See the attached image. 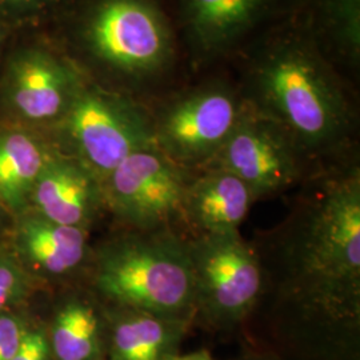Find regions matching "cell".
I'll list each match as a JSON object with an SVG mask.
<instances>
[{
  "label": "cell",
  "mask_w": 360,
  "mask_h": 360,
  "mask_svg": "<svg viewBox=\"0 0 360 360\" xmlns=\"http://www.w3.org/2000/svg\"><path fill=\"white\" fill-rule=\"evenodd\" d=\"M203 168L235 175L257 200L287 193L321 169L311 165L283 129L245 101L231 134Z\"/></svg>",
  "instance_id": "7"
},
{
  "label": "cell",
  "mask_w": 360,
  "mask_h": 360,
  "mask_svg": "<svg viewBox=\"0 0 360 360\" xmlns=\"http://www.w3.org/2000/svg\"><path fill=\"white\" fill-rule=\"evenodd\" d=\"M46 326L53 360H99L107 347V306L90 287L60 296Z\"/></svg>",
  "instance_id": "13"
},
{
  "label": "cell",
  "mask_w": 360,
  "mask_h": 360,
  "mask_svg": "<svg viewBox=\"0 0 360 360\" xmlns=\"http://www.w3.org/2000/svg\"><path fill=\"white\" fill-rule=\"evenodd\" d=\"M91 46L110 65L131 74H154L169 60L172 40L151 0H105L89 28Z\"/></svg>",
  "instance_id": "9"
},
{
  "label": "cell",
  "mask_w": 360,
  "mask_h": 360,
  "mask_svg": "<svg viewBox=\"0 0 360 360\" xmlns=\"http://www.w3.org/2000/svg\"><path fill=\"white\" fill-rule=\"evenodd\" d=\"M11 360H53L46 323L30 322Z\"/></svg>",
  "instance_id": "20"
},
{
  "label": "cell",
  "mask_w": 360,
  "mask_h": 360,
  "mask_svg": "<svg viewBox=\"0 0 360 360\" xmlns=\"http://www.w3.org/2000/svg\"><path fill=\"white\" fill-rule=\"evenodd\" d=\"M319 18L335 50L356 63L360 53V0H321Z\"/></svg>",
  "instance_id": "18"
},
{
  "label": "cell",
  "mask_w": 360,
  "mask_h": 360,
  "mask_svg": "<svg viewBox=\"0 0 360 360\" xmlns=\"http://www.w3.org/2000/svg\"><path fill=\"white\" fill-rule=\"evenodd\" d=\"M245 101L283 129L314 167L346 160L355 115L309 39L291 34L266 46L251 68Z\"/></svg>",
  "instance_id": "2"
},
{
  "label": "cell",
  "mask_w": 360,
  "mask_h": 360,
  "mask_svg": "<svg viewBox=\"0 0 360 360\" xmlns=\"http://www.w3.org/2000/svg\"><path fill=\"white\" fill-rule=\"evenodd\" d=\"M13 217L0 206V243H4V238L8 236L11 226H13Z\"/></svg>",
  "instance_id": "22"
},
{
  "label": "cell",
  "mask_w": 360,
  "mask_h": 360,
  "mask_svg": "<svg viewBox=\"0 0 360 360\" xmlns=\"http://www.w3.org/2000/svg\"><path fill=\"white\" fill-rule=\"evenodd\" d=\"M257 202L239 178L219 168L191 172L181 205L184 236L238 231Z\"/></svg>",
  "instance_id": "12"
},
{
  "label": "cell",
  "mask_w": 360,
  "mask_h": 360,
  "mask_svg": "<svg viewBox=\"0 0 360 360\" xmlns=\"http://www.w3.org/2000/svg\"><path fill=\"white\" fill-rule=\"evenodd\" d=\"M53 153L27 129H0V206L13 218L30 210L35 183Z\"/></svg>",
  "instance_id": "17"
},
{
  "label": "cell",
  "mask_w": 360,
  "mask_h": 360,
  "mask_svg": "<svg viewBox=\"0 0 360 360\" xmlns=\"http://www.w3.org/2000/svg\"><path fill=\"white\" fill-rule=\"evenodd\" d=\"M191 172L156 146L138 150L102 181L105 212L120 230L181 231V205Z\"/></svg>",
  "instance_id": "6"
},
{
  "label": "cell",
  "mask_w": 360,
  "mask_h": 360,
  "mask_svg": "<svg viewBox=\"0 0 360 360\" xmlns=\"http://www.w3.org/2000/svg\"><path fill=\"white\" fill-rule=\"evenodd\" d=\"M89 287L105 306L195 321L187 238L176 229L120 230L92 248Z\"/></svg>",
  "instance_id": "3"
},
{
  "label": "cell",
  "mask_w": 360,
  "mask_h": 360,
  "mask_svg": "<svg viewBox=\"0 0 360 360\" xmlns=\"http://www.w3.org/2000/svg\"><path fill=\"white\" fill-rule=\"evenodd\" d=\"M276 229L254 243L262 297L302 319L355 327L360 321V168L347 159L304 180Z\"/></svg>",
  "instance_id": "1"
},
{
  "label": "cell",
  "mask_w": 360,
  "mask_h": 360,
  "mask_svg": "<svg viewBox=\"0 0 360 360\" xmlns=\"http://www.w3.org/2000/svg\"><path fill=\"white\" fill-rule=\"evenodd\" d=\"M167 360H214L212 356L210 355V352L206 349H200V351H195L191 354H186V355H172Z\"/></svg>",
  "instance_id": "23"
},
{
  "label": "cell",
  "mask_w": 360,
  "mask_h": 360,
  "mask_svg": "<svg viewBox=\"0 0 360 360\" xmlns=\"http://www.w3.org/2000/svg\"><path fill=\"white\" fill-rule=\"evenodd\" d=\"M28 322L20 309L0 314V360L13 359Z\"/></svg>",
  "instance_id": "21"
},
{
  "label": "cell",
  "mask_w": 360,
  "mask_h": 360,
  "mask_svg": "<svg viewBox=\"0 0 360 360\" xmlns=\"http://www.w3.org/2000/svg\"><path fill=\"white\" fill-rule=\"evenodd\" d=\"M188 243L195 318L214 326L245 321L257 309L263 274L254 245L238 231L186 236Z\"/></svg>",
  "instance_id": "4"
},
{
  "label": "cell",
  "mask_w": 360,
  "mask_h": 360,
  "mask_svg": "<svg viewBox=\"0 0 360 360\" xmlns=\"http://www.w3.org/2000/svg\"><path fill=\"white\" fill-rule=\"evenodd\" d=\"M60 122L71 148L68 156L101 181L129 155L155 146L151 114L102 91H77Z\"/></svg>",
  "instance_id": "5"
},
{
  "label": "cell",
  "mask_w": 360,
  "mask_h": 360,
  "mask_svg": "<svg viewBox=\"0 0 360 360\" xmlns=\"http://www.w3.org/2000/svg\"><path fill=\"white\" fill-rule=\"evenodd\" d=\"M108 360H167L188 322L107 306Z\"/></svg>",
  "instance_id": "15"
},
{
  "label": "cell",
  "mask_w": 360,
  "mask_h": 360,
  "mask_svg": "<svg viewBox=\"0 0 360 360\" xmlns=\"http://www.w3.org/2000/svg\"><path fill=\"white\" fill-rule=\"evenodd\" d=\"M6 1H10V3H27V1H31V0H6Z\"/></svg>",
  "instance_id": "24"
},
{
  "label": "cell",
  "mask_w": 360,
  "mask_h": 360,
  "mask_svg": "<svg viewBox=\"0 0 360 360\" xmlns=\"http://www.w3.org/2000/svg\"><path fill=\"white\" fill-rule=\"evenodd\" d=\"M243 107V96L226 84L180 95L151 114L155 146L180 167L200 169L226 142Z\"/></svg>",
  "instance_id": "8"
},
{
  "label": "cell",
  "mask_w": 360,
  "mask_h": 360,
  "mask_svg": "<svg viewBox=\"0 0 360 360\" xmlns=\"http://www.w3.org/2000/svg\"><path fill=\"white\" fill-rule=\"evenodd\" d=\"M7 245L39 284L67 282L90 267V231L58 224L32 210L13 219Z\"/></svg>",
  "instance_id": "10"
},
{
  "label": "cell",
  "mask_w": 360,
  "mask_h": 360,
  "mask_svg": "<svg viewBox=\"0 0 360 360\" xmlns=\"http://www.w3.org/2000/svg\"><path fill=\"white\" fill-rule=\"evenodd\" d=\"M276 0H180L183 22L195 49L219 55L247 37Z\"/></svg>",
  "instance_id": "14"
},
{
  "label": "cell",
  "mask_w": 360,
  "mask_h": 360,
  "mask_svg": "<svg viewBox=\"0 0 360 360\" xmlns=\"http://www.w3.org/2000/svg\"><path fill=\"white\" fill-rule=\"evenodd\" d=\"M40 285L22 269L7 242L0 243V314L19 311Z\"/></svg>",
  "instance_id": "19"
},
{
  "label": "cell",
  "mask_w": 360,
  "mask_h": 360,
  "mask_svg": "<svg viewBox=\"0 0 360 360\" xmlns=\"http://www.w3.org/2000/svg\"><path fill=\"white\" fill-rule=\"evenodd\" d=\"M77 92L63 67L34 53L15 67L10 101L20 117L43 123L62 119Z\"/></svg>",
  "instance_id": "16"
},
{
  "label": "cell",
  "mask_w": 360,
  "mask_h": 360,
  "mask_svg": "<svg viewBox=\"0 0 360 360\" xmlns=\"http://www.w3.org/2000/svg\"><path fill=\"white\" fill-rule=\"evenodd\" d=\"M30 210L58 224L90 231L107 214L102 181L77 159L55 151L35 183Z\"/></svg>",
  "instance_id": "11"
}]
</instances>
